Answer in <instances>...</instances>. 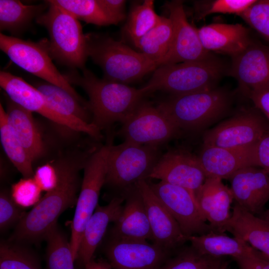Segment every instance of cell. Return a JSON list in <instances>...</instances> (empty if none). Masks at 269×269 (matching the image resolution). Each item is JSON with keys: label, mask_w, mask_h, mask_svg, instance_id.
<instances>
[{"label": "cell", "mask_w": 269, "mask_h": 269, "mask_svg": "<svg viewBox=\"0 0 269 269\" xmlns=\"http://www.w3.org/2000/svg\"><path fill=\"white\" fill-rule=\"evenodd\" d=\"M91 154V153H90ZM90 154L70 155L54 164L58 181L56 187L46 192L32 209L17 223L9 241L23 244L44 239L56 225L59 216L76 204L80 187L79 171Z\"/></svg>", "instance_id": "cell-1"}, {"label": "cell", "mask_w": 269, "mask_h": 269, "mask_svg": "<svg viewBox=\"0 0 269 269\" xmlns=\"http://www.w3.org/2000/svg\"><path fill=\"white\" fill-rule=\"evenodd\" d=\"M69 83L81 87L89 97L91 123L100 131L116 122L127 121L143 102L140 88L98 78L91 71L82 75L74 71L64 75Z\"/></svg>", "instance_id": "cell-2"}, {"label": "cell", "mask_w": 269, "mask_h": 269, "mask_svg": "<svg viewBox=\"0 0 269 269\" xmlns=\"http://www.w3.org/2000/svg\"><path fill=\"white\" fill-rule=\"evenodd\" d=\"M86 36L88 56L102 68L105 79L127 85L158 67L155 62L122 41L105 35Z\"/></svg>", "instance_id": "cell-3"}, {"label": "cell", "mask_w": 269, "mask_h": 269, "mask_svg": "<svg viewBox=\"0 0 269 269\" xmlns=\"http://www.w3.org/2000/svg\"><path fill=\"white\" fill-rule=\"evenodd\" d=\"M225 90L214 88L172 95L156 107L180 129L199 131L224 117L231 106Z\"/></svg>", "instance_id": "cell-4"}, {"label": "cell", "mask_w": 269, "mask_h": 269, "mask_svg": "<svg viewBox=\"0 0 269 269\" xmlns=\"http://www.w3.org/2000/svg\"><path fill=\"white\" fill-rule=\"evenodd\" d=\"M222 63L210 55L204 59L157 67L140 88L145 95L156 91L180 95L215 88L224 72Z\"/></svg>", "instance_id": "cell-5"}, {"label": "cell", "mask_w": 269, "mask_h": 269, "mask_svg": "<svg viewBox=\"0 0 269 269\" xmlns=\"http://www.w3.org/2000/svg\"><path fill=\"white\" fill-rule=\"evenodd\" d=\"M45 2L48 10L36 20L48 32V46L52 58L63 65L85 69L88 57L86 36L79 20L47 0Z\"/></svg>", "instance_id": "cell-6"}, {"label": "cell", "mask_w": 269, "mask_h": 269, "mask_svg": "<svg viewBox=\"0 0 269 269\" xmlns=\"http://www.w3.org/2000/svg\"><path fill=\"white\" fill-rule=\"evenodd\" d=\"M161 155L157 146L125 141L109 144L105 184L125 190L126 194L140 180L148 178Z\"/></svg>", "instance_id": "cell-7"}, {"label": "cell", "mask_w": 269, "mask_h": 269, "mask_svg": "<svg viewBox=\"0 0 269 269\" xmlns=\"http://www.w3.org/2000/svg\"><path fill=\"white\" fill-rule=\"evenodd\" d=\"M48 45L47 39L36 42L0 34V49L11 61L43 81L64 89L80 101L84 102L53 63Z\"/></svg>", "instance_id": "cell-8"}, {"label": "cell", "mask_w": 269, "mask_h": 269, "mask_svg": "<svg viewBox=\"0 0 269 269\" xmlns=\"http://www.w3.org/2000/svg\"><path fill=\"white\" fill-rule=\"evenodd\" d=\"M108 152L109 145L95 150L83 166L84 175L71 223L69 241L75 261L86 225L98 205L100 191L105 184Z\"/></svg>", "instance_id": "cell-9"}, {"label": "cell", "mask_w": 269, "mask_h": 269, "mask_svg": "<svg viewBox=\"0 0 269 269\" xmlns=\"http://www.w3.org/2000/svg\"><path fill=\"white\" fill-rule=\"evenodd\" d=\"M269 132V126L262 116L254 112H243L207 131L203 136V144L249 148L255 146Z\"/></svg>", "instance_id": "cell-10"}, {"label": "cell", "mask_w": 269, "mask_h": 269, "mask_svg": "<svg viewBox=\"0 0 269 269\" xmlns=\"http://www.w3.org/2000/svg\"><path fill=\"white\" fill-rule=\"evenodd\" d=\"M179 130L156 106L143 101L123 124L119 134L125 141L157 146L174 137Z\"/></svg>", "instance_id": "cell-11"}, {"label": "cell", "mask_w": 269, "mask_h": 269, "mask_svg": "<svg viewBox=\"0 0 269 269\" xmlns=\"http://www.w3.org/2000/svg\"><path fill=\"white\" fill-rule=\"evenodd\" d=\"M148 184L185 236L188 237L214 232L202 216L195 196L189 191L162 181Z\"/></svg>", "instance_id": "cell-12"}, {"label": "cell", "mask_w": 269, "mask_h": 269, "mask_svg": "<svg viewBox=\"0 0 269 269\" xmlns=\"http://www.w3.org/2000/svg\"><path fill=\"white\" fill-rule=\"evenodd\" d=\"M0 86L9 99L29 111L37 113L57 125L87 134L94 138L100 139L102 137L101 131L97 128L82 127L55 112L41 93L21 77L7 71H0Z\"/></svg>", "instance_id": "cell-13"}, {"label": "cell", "mask_w": 269, "mask_h": 269, "mask_svg": "<svg viewBox=\"0 0 269 269\" xmlns=\"http://www.w3.org/2000/svg\"><path fill=\"white\" fill-rule=\"evenodd\" d=\"M148 178L183 187L195 197L206 179L198 156L179 149L161 155Z\"/></svg>", "instance_id": "cell-14"}, {"label": "cell", "mask_w": 269, "mask_h": 269, "mask_svg": "<svg viewBox=\"0 0 269 269\" xmlns=\"http://www.w3.org/2000/svg\"><path fill=\"white\" fill-rule=\"evenodd\" d=\"M165 6L172 23L173 36L170 49L161 61L160 66L197 61L210 56V52L201 44L197 29L187 19L183 2L168 1Z\"/></svg>", "instance_id": "cell-15"}, {"label": "cell", "mask_w": 269, "mask_h": 269, "mask_svg": "<svg viewBox=\"0 0 269 269\" xmlns=\"http://www.w3.org/2000/svg\"><path fill=\"white\" fill-rule=\"evenodd\" d=\"M145 206L154 244L167 251L175 249L188 241L179 225L167 209L157 198L146 180L135 185Z\"/></svg>", "instance_id": "cell-16"}, {"label": "cell", "mask_w": 269, "mask_h": 269, "mask_svg": "<svg viewBox=\"0 0 269 269\" xmlns=\"http://www.w3.org/2000/svg\"><path fill=\"white\" fill-rule=\"evenodd\" d=\"M168 252L147 241L113 238L106 250L113 269H157Z\"/></svg>", "instance_id": "cell-17"}, {"label": "cell", "mask_w": 269, "mask_h": 269, "mask_svg": "<svg viewBox=\"0 0 269 269\" xmlns=\"http://www.w3.org/2000/svg\"><path fill=\"white\" fill-rule=\"evenodd\" d=\"M230 74L248 94L269 90V48L252 42L233 58Z\"/></svg>", "instance_id": "cell-18"}, {"label": "cell", "mask_w": 269, "mask_h": 269, "mask_svg": "<svg viewBox=\"0 0 269 269\" xmlns=\"http://www.w3.org/2000/svg\"><path fill=\"white\" fill-rule=\"evenodd\" d=\"M235 203L254 214H261L269 201V174L256 166H247L229 179Z\"/></svg>", "instance_id": "cell-19"}, {"label": "cell", "mask_w": 269, "mask_h": 269, "mask_svg": "<svg viewBox=\"0 0 269 269\" xmlns=\"http://www.w3.org/2000/svg\"><path fill=\"white\" fill-rule=\"evenodd\" d=\"M196 200L200 211L215 233H224L234 200L231 188L217 178H206L197 192Z\"/></svg>", "instance_id": "cell-20"}, {"label": "cell", "mask_w": 269, "mask_h": 269, "mask_svg": "<svg viewBox=\"0 0 269 269\" xmlns=\"http://www.w3.org/2000/svg\"><path fill=\"white\" fill-rule=\"evenodd\" d=\"M254 148H229L203 144L198 157L206 178L229 179L240 169L254 166Z\"/></svg>", "instance_id": "cell-21"}, {"label": "cell", "mask_w": 269, "mask_h": 269, "mask_svg": "<svg viewBox=\"0 0 269 269\" xmlns=\"http://www.w3.org/2000/svg\"><path fill=\"white\" fill-rule=\"evenodd\" d=\"M126 201L112 229L113 239L147 241L152 234L142 197L136 188L126 194Z\"/></svg>", "instance_id": "cell-22"}, {"label": "cell", "mask_w": 269, "mask_h": 269, "mask_svg": "<svg viewBox=\"0 0 269 269\" xmlns=\"http://www.w3.org/2000/svg\"><path fill=\"white\" fill-rule=\"evenodd\" d=\"M124 196L113 198L105 206L98 204L87 222L79 245L76 260L84 266L93 258L109 224L119 218L123 210Z\"/></svg>", "instance_id": "cell-23"}, {"label": "cell", "mask_w": 269, "mask_h": 269, "mask_svg": "<svg viewBox=\"0 0 269 269\" xmlns=\"http://www.w3.org/2000/svg\"><path fill=\"white\" fill-rule=\"evenodd\" d=\"M204 48L208 52L237 56L252 42L248 30L240 24L215 23L197 29Z\"/></svg>", "instance_id": "cell-24"}, {"label": "cell", "mask_w": 269, "mask_h": 269, "mask_svg": "<svg viewBox=\"0 0 269 269\" xmlns=\"http://www.w3.org/2000/svg\"><path fill=\"white\" fill-rule=\"evenodd\" d=\"M250 245L269 259V222L235 203L224 232Z\"/></svg>", "instance_id": "cell-25"}, {"label": "cell", "mask_w": 269, "mask_h": 269, "mask_svg": "<svg viewBox=\"0 0 269 269\" xmlns=\"http://www.w3.org/2000/svg\"><path fill=\"white\" fill-rule=\"evenodd\" d=\"M32 85L60 116L84 127H96L91 123L88 102L80 101L64 89L44 81L34 82Z\"/></svg>", "instance_id": "cell-26"}, {"label": "cell", "mask_w": 269, "mask_h": 269, "mask_svg": "<svg viewBox=\"0 0 269 269\" xmlns=\"http://www.w3.org/2000/svg\"><path fill=\"white\" fill-rule=\"evenodd\" d=\"M5 112L10 128L33 161L42 156L45 153V146L32 113L7 97Z\"/></svg>", "instance_id": "cell-27"}, {"label": "cell", "mask_w": 269, "mask_h": 269, "mask_svg": "<svg viewBox=\"0 0 269 269\" xmlns=\"http://www.w3.org/2000/svg\"><path fill=\"white\" fill-rule=\"evenodd\" d=\"M191 246L201 254L216 258L233 259L253 254L256 250L247 243L224 233L211 232L188 237Z\"/></svg>", "instance_id": "cell-28"}, {"label": "cell", "mask_w": 269, "mask_h": 269, "mask_svg": "<svg viewBox=\"0 0 269 269\" xmlns=\"http://www.w3.org/2000/svg\"><path fill=\"white\" fill-rule=\"evenodd\" d=\"M45 4L26 5L19 0H0V29L13 36L21 33L32 20L43 13Z\"/></svg>", "instance_id": "cell-29"}, {"label": "cell", "mask_w": 269, "mask_h": 269, "mask_svg": "<svg viewBox=\"0 0 269 269\" xmlns=\"http://www.w3.org/2000/svg\"><path fill=\"white\" fill-rule=\"evenodd\" d=\"M173 28L169 17L161 16L158 24L142 37L134 46L158 67L169 51L173 40Z\"/></svg>", "instance_id": "cell-30"}, {"label": "cell", "mask_w": 269, "mask_h": 269, "mask_svg": "<svg viewBox=\"0 0 269 269\" xmlns=\"http://www.w3.org/2000/svg\"><path fill=\"white\" fill-rule=\"evenodd\" d=\"M0 138L3 149L13 165L24 178L32 177L33 162L10 128L5 110L0 105Z\"/></svg>", "instance_id": "cell-31"}, {"label": "cell", "mask_w": 269, "mask_h": 269, "mask_svg": "<svg viewBox=\"0 0 269 269\" xmlns=\"http://www.w3.org/2000/svg\"><path fill=\"white\" fill-rule=\"evenodd\" d=\"M54 4L87 23L99 26L118 23L105 9L99 0H50Z\"/></svg>", "instance_id": "cell-32"}, {"label": "cell", "mask_w": 269, "mask_h": 269, "mask_svg": "<svg viewBox=\"0 0 269 269\" xmlns=\"http://www.w3.org/2000/svg\"><path fill=\"white\" fill-rule=\"evenodd\" d=\"M161 18L154 10L153 0H145L132 7L124 31L135 45L158 24Z\"/></svg>", "instance_id": "cell-33"}, {"label": "cell", "mask_w": 269, "mask_h": 269, "mask_svg": "<svg viewBox=\"0 0 269 269\" xmlns=\"http://www.w3.org/2000/svg\"><path fill=\"white\" fill-rule=\"evenodd\" d=\"M47 269H75L70 242L57 224L46 234Z\"/></svg>", "instance_id": "cell-34"}, {"label": "cell", "mask_w": 269, "mask_h": 269, "mask_svg": "<svg viewBox=\"0 0 269 269\" xmlns=\"http://www.w3.org/2000/svg\"><path fill=\"white\" fill-rule=\"evenodd\" d=\"M0 269H41L32 252L22 244L1 242L0 245Z\"/></svg>", "instance_id": "cell-35"}, {"label": "cell", "mask_w": 269, "mask_h": 269, "mask_svg": "<svg viewBox=\"0 0 269 269\" xmlns=\"http://www.w3.org/2000/svg\"><path fill=\"white\" fill-rule=\"evenodd\" d=\"M226 264L222 258L201 254L190 246L182 250L162 269H221Z\"/></svg>", "instance_id": "cell-36"}, {"label": "cell", "mask_w": 269, "mask_h": 269, "mask_svg": "<svg viewBox=\"0 0 269 269\" xmlns=\"http://www.w3.org/2000/svg\"><path fill=\"white\" fill-rule=\"evenodd\" d=\"M42 191L33 177H23L12 185L10 194L14 202L22 208L35 205L41 198Z\"/></svg>", "instance_id": "cell-37"}, {"label": "cell", "mask_w": 269, "mask_h": 269, "mask_svg": "<svg viewBox=\"0 0 269 269\" xmlns=\"http://www.w3.org/2000/svg\"><path fill=\"white\" fill-rule=\"evenodd\" d=\"M240 16L269 40V0H256Z\"/></svg>", "instance_id": "cell-38"}, {"label": "cell", "mask_w": 269, "mask_h": 269, "mask_svg": "<svg viewBox=\"0 0 269 269\" xmlns=\"http://www.w3.org/2000/svg\"><path fill=\"white\" fill-rule=\"evenodd\" d=\"M25 214L21 208L12 200L10 193L2 191L0 195V228L5 230L19 222Z\"/></svg>", "instance_id": "cell-39"}, {"label": "cell", "mask_w": 269, "mask_h": 269, "mask_svg": "<svg viewBox=\"0 0 269 269\" xmlns=\"http://www.w3.org/2000/svg\"><path fill=\"white\" fill-rule=\"evenodd\" d=\"M256 0H216L212 1L200 13L199 18L213 13L237 14L240 15Z\"/></svg>", "instance_id": "cell-40"}, {"label": "cell", "mask_w": 269, "mask_h": 269, "mask_svg": "<svg viewBox=\"0 0 269 269\" xmlns=\"http://www.w3.org/2000/svg\"><path fill=\"white\" fill-rule=\"evenodd\" d=\"M33 177L42 191L46 192L54 189L58 181L57 169L54 164L46 163L38 167Z\"/></svg>", "instance_id": "cell-41"}, {"label": "cell", "mask_w": 269, "mask_h": 269, "mask_svg": "<svg viewBox=\"0 0 269 269\" xmlns=\"http://www.w3.org/2000/svg\"><path fill=\"white\" fill-rule=\"evenodd\" d=\"M254 165L269 174V132L263 136L254 146Z\"/></svg>", "instance_id": "cell-42"}, {"label": "cell", "mask_w": 269, "mask_h": 269, "mask_svg": "<svg viewBox=\"0 0 269 269\" xmlns=\"http://www.w3.org/2000/svg\"><path fill=\"white\" fill-rule=\"evenodd\" d=\"M234 260L240 269H269V259L257 250L250 255Z\"/></svg>", "instance_id": "cell-43"}, {"label": "cell", "mask_w": 269, "mask_h": 269, "mask_svg": "<svg viewBox=\"0 0 269 269\" xmlns=\"http://www.w3.org/2000/svg\"><path fill=\"white\" fill-rule=\"evenodd\" d=\"M106 11L119 23L126 17L125 7L126 0H99Z\"/></svg>", "instance_id": "cell-44"}, {"label": "cell", "mask_w": 269, "mask_h": 269, "mask_svg": "<svg viewBox=\"0 0 269 269\" xmlns=\"http://www.w3.org/2000/svg\"><path fill=\"white\" fill-rule=\"evenodd\" d=\"M248 95L255 106L269 120V90L254 91Z\"/></svg>", "instance_id": "cell-45"}, {"label": "cell", "mask_w": 269, "mask_h": 269, "mask_svg": "<svg viewBox=\"0 0 269 269\" xmlns=\"http://www.w3.org/2000/svg\"><path fill=\"white\" fill-rule=\"evenodd\" d=\"M85 269H113L109 263L102 260L91 259L85 264Z\"/></svg>", "instance_id": "cell-46"}, {"label": "cell", "mask_w": 269, "mask_h": 269, "mask_svg": "<svg viewBox=\"0 0 269 269\" xmlns=\"http://www.w3.org/2000/svg\"><path fill=\"white\" fill-rule=\"evenodd\" d=\"M260 217L269 222V209L266 211H264L260 215Z\"/></svg>", "instance_id": "cell-47"}, {"label": "cell", "mask_w": 269, "mask_h": 269, "mask_svg": "<svg viewBox=\"0 0 269 269\" xmlns=\"http://www.w3.org/2000/svg\"><path fill=\"white\" fill-rule=\"evenodd\" d=\"M221 269H227V264H226L225 265H224L222 268Z\"/></svg>", "instance_id": "cell-48"}]
</instances>
